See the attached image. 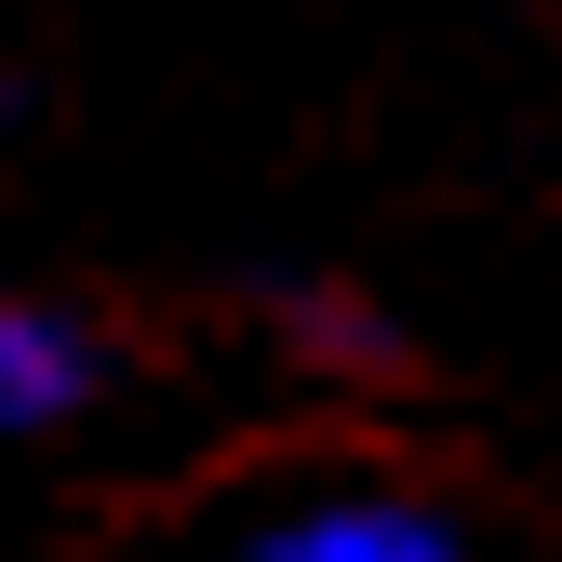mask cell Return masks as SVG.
Instances as JSON below:
<instances>
[{
    "label": "cell",
    "instance_id": "6da1fadb",
    "mask_svg": "<svg viewBox=\"0 0 562 562\" xmlns=\"http://www.w3.org/2000/svg\"><path fill=\"white\" fill-rule=\"evenodd\" d=\"M188 562H469V536L402 482H255Z\"/></svg>",
    "mask_w": 562,
    "mask_h": 562
},
{
    "label": "cell",
    "instance_id": "7a4b0ae2",
    "mask_svg": "<svg viewBox=\"0 0 562 562\" xmlns=\"http://www.w3.org/2000/svg\"><path fill=\"white\" fill-rule=\"evenodd\" d=\"M81 389H94L81 322H54V308H0V429H41V415H67Z\"/></svg>",
    "mask_w": 562,
    "mask_h": 562
}]
</instances>
